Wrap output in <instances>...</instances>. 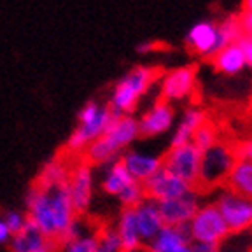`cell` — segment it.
I'll return each mask as SVG.
<instances>
[{"instance_id":"obj_1","label":"cell","mask_w":252,"mask_h":252,"mask_svg":"<svg viewBox=\"0 0 252 252\" xmlns=\"http://www.w3.org/2000/svg\"><path fill=\"white\" fill-rule=\"evenodd\" d=\"M138 138V119L135 116H118L105 133L88 146L84 151V161L91 166H107L119 159Z\"/></svg>"},{"instance_id":"obj_2","label":"cell","mask_w":252,"mask_h":252,"mask_svg":"<svg viewBox=\"0 0 252 252\" xmlns=\"http://www.w3.org/2000/svg\"><path fill=\"white\" fill-rule=\"evenodd\" d=\"M118 116L121 114L114 112L109 103H100L94 100L86 102L83 109L79 110L77 126L70 133L67 146H65L67 151L70 154H84L88 146L102 137Z\"/></svg>"},{"instance_id":"obj_3","label":"cell","mask_w":252,"mask_h":252,"mask_svg":"<svg viewBox=\"0 0 252 252\" xmlns=\"http://www.w3.org/2000/svg\"><path fill=\"white\" fill-rule=\"evenodd\" d=\"M161 70L158 67H135L116 83L109 105L121 116H133L138 102L151 90Z\"/></svg>"},{"instance_id":"obj_4","label":"cell","mask_w":252,"mask_h":252,"mask_svg":"<svg viewBox=\"0 0 252 252\" xmlns=\"http://www.w3.org/2000/svg\"><path fill=\"white\" fill-rule=\"evenodd\" d=\"M236 163L235 147L224 142H217L216 146L201 154V170L198 189H214L220 184H226L229 173Z\"/></svg>"},{"instance_id":"obj_5","label":"cell","mask_w":252,"mask_h":252,"mask_svg":"<svg viewBox=\"0 0 252 252\" xmlns=\"http://www.w3.org/2000/svg\"><path fill=\"white\" fill-rule=\"evenodd\" d=\"M188 231L194 244L212 245H220V242L226 240V236L229 235L228 226L214 201L201 203L196 216L188 224Z\"/></svg>"},{"instance_id":"obj_6","label":"cell","mask_w":252,"mask_h":252,"mask_svg":"<svg viewBox=\"0 0 252 252\" xmlns=\"http://www.w3.org/2000/svg\"><path fill=\"white\" fill-rule=\"evenodd\" d=\"M25 212L32 224L39 228L46 236L58 242V228H56L49 189L37 184L32 186L25 196Z\"/></svg>"},{"instance_id":"obj_7","label":"cell","mask_w":252,"mask_h":252,"mask_svg":"<svg viewBox=\"0 0 252 252\" xmlns=\"http://www.w3.org/2000/svg\"><path fill=\"white\" fill-rule=\"evenodd\" d=\"M201 151L194 144L170 147L163 156V168L198 189L201 170Z\"/></svg>"},{"instance_id":"obj_8","label":"cell","mask_w":252,"mask_h":252,"mask_svg":"<svg viewBox=\"0 0 252 252\" xmlns=\"http://www.w3.org/2000/svg\"><path fill=\"white\" fill-rule=\"evenodd\" d=\"M216 207L219 209L220 216L224 219L229 233H242L252 228V200L242 194L233 193L226 188L220 191L214 200Z\"/></svg>"},{"instance_id":"obj_9","label":"cell","mask_w":252,"mask_h":252,"mask_svg":"<svg viewBox=\"0 0 252 252\" xmlns=\"http://www.w3.org/2000/svg\"><path fill=\"white\" fill-rule=\"evenodd\" d=\"M196 65H184L166 72L159 81V100L177 103L189 98L196 90Z\"/></svg>"},{"instance_id":"obj_10","label":"cell","mask_w":252,"mask_h":252,"mask_svg":"<svg viewBox=\"0 0 252 252\" xmlns=\"http://www.w3.org/2000/svg\"><path fill=\"white\" fill-rule=\"evenodd\" d=\"M67 184L77 214L79 216L86 214L94 196V166H91L84 159L72 165Z\"/></svg>"},{"instance_id":"obj_11","label":"cell","mask_w":252,"mask_h":252,"mask_svg":"<svg viewBox=\"0 0 252 252\" xmlns=\"http://www.w3.org/2000/svg\"><path fill=\"white\" fill-rule=\"evenodd\" d=\"M158 205H159L163 224L175 226V228H188V224L193 220L198 209L201 207V196L198 189H193L184 196L161 201Z\"/></svg>"},{"instance_id":"obj_12","label":"cell","mask_w":252,"mask_h":252,"mask_svg":"<svg viewBox=\"0 0 252 252\" xmlns=\"http://www.w3.org/2000/svg\"><path fill=\"white\" fill-rule=\"evenodd\" d=\"M186 47L189 53H193L201 58H212L214 55L222 49L219 40V30L216 21H200L193 25L186 33Z\"/></svg>"},{"instance_id":"obj_13","label":"cell","mask_w":252,"mask_h":252,"mask_svg":"<svg viewBox=\"0 0 252 252\" xmlns=\"http://www.w3.org/2000/svg\"><path fill=\"white\" fill-rule=\"evenodd\" d=\"M144 189H146V196L149 200L161 203V201L184 196V194H188L189 191H193L196 188L189 186L188 182H184L177 175L170 173L168 170L161 168L159 172L154 173L149 181L144 182Z\"/></svg>"},{"instance_id":"obj_14","label":"cell","mask_w":252,"mask_h":252,"mask_svg":"<svg viewBox=\"0 0 252 252\" xmlns=\"http://www.w3.org/2000/svg\"><path fill=\"white\" fill-rule=\"evenodd\" d=\"M175 125V109L172 103L163 102L158 98V102L147 110L146 114L138 119L140 137L154 138L159 135H165L172 126Z\"/></svg>"},{"instance_id":"obj_15","label":"cell","mask_w":252,"mask_h":252,"mask_svg":"<svg viewBox=\"0 0 252 252\" xmlns=\"http://www.w3.org/2000/svg\"><path fill=\"white\" fill-rule=\"evenodd\" d=\"M123 165L126 166L128 173H130L133 181L144 184L149 181L154 173L159 172L163 168V156H156V154H147L144 151L138 149H128L123 153L119 158Z\"/></svg>"},{"instance_id":"obj_16","label":"cell","mask_w":252,"mask_h":252,"mask_svg":"<svg viewBox=\"0 0 252 252\" xmlns=\"http://www.w3.org/2000/svg\"><path fill=\"white\" fill-rule=\"evenodd\" d=\"M147 252H194V242L188 228L163 226V229L146 245Z\"/></svg>"},{"instance_id":"obj_17","label":"cell","mask_w":252,"mask_h":252,"mask_svg":"<svg viewBox=\"0 0 252 252\" xmlns=\"http://www.w3.org/2000/svg\"><path fill=\"white\" fill-rule=\"evenodd\" d=\"M58 242L46 236L32 222H28L20 233H16L9 244L11 252H58Z\"/></svg>"},{"instance_id":"obj_18","label":"cell","mask_w":252,"mask_h":252,"mask_svg":"<svg viewBox=\"0 0 252 252\" xmlns=\"http://www.w3.org/2000/svg\"><path fill=\"white\" fill-rule=\"evenodd\" d=\"M133 210H135V219H137L140 240L144 245H147L158 233L161 231L163 226H165L163 224L161 214H159V205H158V201L146 198Z\"/></svg>"},{"instance_id":"obj_19","label":"cell","mask_w":252,"mask_h":252,"mask_svg":"<svg viewBox=\"0 0 252 252\" xmlns=\"http://www.w3.org/2000/svg\"><path fill=\"white\" fill-rule=\"evenodd\" d=\"M51 191V201H53V212H55L56 228H58V238L72 226L75 219H79V214L74 207L68 184H60L55 188H49Z\"/></svg>"},{"instance_id":"obj_20","label":"cell","mask_w":252,"mask_h":252,"mask_svg":"<svg viewBox=\"0 0 252 252\" xmlns=\"http://www.w3.org/2000/svg\"><path fill=\"white\" fill-rule=\"evenodd\" d=\"M207 112L200 107H189L184 110L182 118L179 119L173 135L170 138V147L186 146V144H193L194 133L200 130V126L207 123Z\"/></svg>"},{"instance_id":"obj_21","label":"cell","mask_w":252,"mask_h":252,"mask_svg":"<svg viewBox=\"0 0 252 252\" xmlns=\"http://www.w3.org/2000/svg\"><path fill=\"white\" fill-rule=\"evenodd\" d=\"M116 231H118L119 240H121L123 252H140L142 240L138 235L137 219H135L133 209H123L116 220Z\"/></svg>"},{"instance_id":"obj_22","label":"cell","mask_w":252,"mask_h":252,"mask_svg":"<svg viewBox=\"0 0 252 252\" xmlns=\"http://www.w3.org/2000/svg\"><path fill=\"white\" fill-rule=\"evenodd\" d=\"M131 182H133V177L128 173V170L123 165L121 159H116L114 163L103 166L100 188H102L103 193L109 194V196L118 198Z\"/></svg>"},{"instance_id":"obj_23","label":"cell","mask_w":252,"mask_h":252,"mask_svg":"<svg viewBox=\"0 0 252 252\" xmlns=\"http://www.w3.org/2000/svg\"><path fill=\"white\" fill-rule=\"evenodd\" d=\"M210 62H212L214 68L219 74H224V75H236L247 67L244 51H242V47L238 42L228 44L226 47H222L217 55H214L210 58Z\"/></svg>"},{"instance_id":"obj_24","label":"cell","mask_w":252,"mask_h":252,"mask_svg":"<svg viewBox=\"0 0 252 252\" xmlns=\"http://www.w3.org/2000/svg\"><path fill=\"white\" fill-rule=\"evenodd\" d=\"M70 163L65 161L62 156L51 158L49 161H46L42 165L39 172V177H37V186H42V188H55V186L65 184L68 182V175H70Z\"/></svg>"},{"instance_id":"obj_25","label":"cell","mask_w":252,"mask_h":252,"mask_svg":"<svg viewBox=\"0 0 252 252\" xmlns=\"http://www.w3.org/2000/svg\"><path fill=\"white\" fill-rule=\"evenodd\" d=\"M228 189L233 193L242 194L252 200V163L251 161H238L236 159L228 181H226Z\"/></svg>"},{"instance_id":"obj_26","label":"cell","mask_w":252,"mask_h":252,"mask_svg":"<svg viewBox=\"0 0 252 252\" xmlns=\"http://www.w3.org/2000/svg\"><path fill=\"white\" fill-rule=\"evenodd\" d=\"M98 251V231L88 229L83 235L60 245V252H96Z\"/></svg>"},{"instance_id":"obj_27","label":"cell","mask_w":252,"mask_h":252,"mask_svg":"<svg viewBox=\"0 0 252 252\" xmlns=\"http://www.w3.org/2000/svg\"><path fill=\"white\" fill-rule=\"evenodd\" d=\"M217 30H219V40L222 47H226L228 44L238 42L244 37L240 28V21H238V14L226 16L224 20L217 23Z\"/></svg>"},{"instance_id":"obj_28","label":"cell","mask_w":252,"mask_h":252,"mask_svg":"<svg viewBox=\"0 0 252 252\" xmlns=\"http://www.w3.org/2000/svg\"><path fill=\"white\" fill-rule=\"evenodd\" d=\"M146 189H144V184H140V182L133 181L128 188L123 191L121 194H119L116 200L119 201V205H121L123 209H135L138 203H142V201L146 200Z\"/></svg>"},{"instance_id":"obj_29","label":"cell","mask_w":252,"mask_h":252,"mask_svg":"<svg viewBox=\"0 0 252 252\" xmlns=\"http://www.w3.org/2000/svg\"><path fill=\"white\" fill-rule=\"evenodd\" d=\"M217 142H219V137H217V128L210 121L203 123V125L200 126V130L194 133V138H193V144L201 151V153H205L207 149H210L212 146H216Z\"/></svg>"},{"instance_id":"obj_30","label":"cell","mask_w":252,"mask_h":252,"mask_svg":"<svg viewBox=\"0 0 252 252\" xmlns=\"http://www.w3.org/2000/svg\"><path fill=\"white\" fill-rule=\"evenodd\" d=\"M98 252H123L116 228H105L98 231Z\"/></svg>"},{"instance_id":"obj_31","label":"cell","mask_w":252,"mask_h":252,"mask_svg":"<svg viewBox=\"0 0 252 252\" xmlns=\"http://www.w3.org/2000/svg\"><path fill=\"white\" fill-rule=\"evenodd\" d=\"M2 217H4L5 224H7L9 229H11L12 236H14L16 233H20L21 229L30 222V220H28L27 212H23V210H14V209L5 210V212L2 214Z\"/></svg>"},{"instance_id":"obj_32","label":"cell","mask_w":252,"mask_h":252,"mask_svg":"<svg viewBox=\"0 0 252 252\" xmlns=\"http://www.w3.org/2000/svg\"><path fill=\"white\" fill-rule=\"evenodd\" d=\"M235 154L238 161H251L252 163V138L240 142L238 146H235Z\"/></svg>"},{"instance_id":"obj_33","label":"cell","mask_w":252,"mask_h":252,"mask_svg":"<svg viewBox=\"0 0 252 252\" xmlns=\"http://www.w3.org/2000/svg\"><path fill=\"white\" fill-rule=\"evenodd\" d=\"M238 21H240L242 33H244L245 37H252V12L242 11L240 14H238Z\"/></svg>"},{"instance_id":"obj_34","label":"cell","mask_w":252,"mask_h":252,"mask_svg":"<svg viewBox=\"0 0 252 252\" xmlns=\"http://www.w3.org/2000/svg\"><path fill=\"white\" fill-rule=\"evenodd\" d=\"M238 44H240L242 51H244V56H245V63H247L249 67H252V37H242L240 40H238Z\"/></svg>"},{"instance_id":"obj_35","label":"cell","mask_w":252,"mask_h":252,"mask_svg":"<svg viewBox=\"0 0 252 252\" xmlns=\"http://www.w3.org/2000/svg\"><path fill=\"white\" fill-rule=\"evenodd\" d=\"M11 240H12V233L9 229V226L5 224L2 214H0V245H9Z\"/></svg>"},{"instance_id":"obj_36","label":"cell","mask_w":252,"mask_h":252,"mask_svg":"<svg viewBox=\"0 0 252 252\" xmlns=\"http://www.w3.org/2000/svg\"><path fill=\"white\" fill-rule=\"evenodd\" d=\"M158 49V42H153V40H144L137 46V53L140 55H147L151 51H156Z\"/></svg>"},{"instance_id":"obj_37","label":"cell","mask_w":252,"mask_h":252,"mask_svg":"<svg viewBox=\"0 0 252 252\" xmlns=\"http://www.w3.org/2000/svg\"><path fill=\"white\" fill-rule=\"evenodd\" d=\"M194 252H219V245H212V244H194Z\"/></svg>"},{"instance_id":"obj_38","label":"cell","mask_w":252,"mask_h":252,"mask_svg":"<svg viewBox=\"0 0 252 252\" xmlns=\"http://www.w3.org/2000/svg\"><path fill=\"white\" fill-rule=\"evenodd\" d=\"M242 11L252 12V0H242Z\"/></svg>"},{"instance_id":"obj_39","label":"cell","mask_w":252,"mask_h":252,"mask_svg":"<svg viewBox=\"0 0 252 252\" xmlns=\"http://www.w3.org/2000/svg\"><path fill=\"white\" fill-rule=\"evenodd\" d=\"M96 252H98V251H96Z\"/></svg>"}]
</instances>
